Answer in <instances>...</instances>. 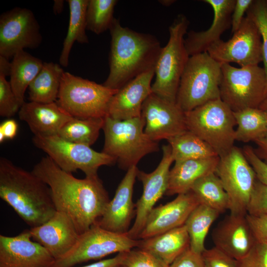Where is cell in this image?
I'll list each match as a JSON object with an SVG mask.
<instances>
[{
  "label": "cell",
  "instance_id": "obj_1",
  "mask_svg": "<svg viewBox=\"0 0 267 267\" xmlns=\"http://www.w3.org/2000/svg\"><path fill=\"white\" fill-rule=\"evenodd\" d=\"M32 171L48 186L56 210L69 216L80 234L97 223L110 201L98 177L76 178L47 155Z\"/></svg>",
  "mask_w": 267,
  "mask_h": 267
},
{
  "label": "cell",
  "instance_id": "obj_2",
  "mask_svg": "<svg viewBox=\"0 0 267 267\" xmlns=\"http://www.w3.org/2000/svg\"><path fill=\"white\" fill-rule=\"evenodd\" d=\"M109 30V73L103 85L119 89L137 76L155 69L162 47L154 36L124 27L116 18Z\"/></svg>",
  "mask_w": 267,
  "mask_h": 267
},
{
  "label": "cell",
  "instance_id": "obj_3",
  "mask_svg": "<svg viewBox=\"0 0 267 267\" xmlns=\"http://www.w3.org/2000/svg\"><path fill=\"white\" fill-rule=\"evenodd\" d=\"M0 197L31 227L47 221L56 211L48 186L32 171L0 158Z\"/></svg>",
  "mask_w": 267,
  "mask_h": 267
},
{
  "label": "cell",
  "instance_id": "obj_4",
  "mask_svg": "<svg viewBox=\"0 0 267 267\" xmlns=\"http://www.w3.org/2000/svg\"><path fill=\"white\" fill-rule=\"evenodd\" d=\"M145 124L142 116L125 120L106 116L102 128L104 143L102 152L114 158L122 169L127 171L137 166L143 157L159 150L158 142L145 133Z\"/></svg>",
  "mask_w": 267,
  "mask_h": 267
},
{
  "label": "cell",
  "instance_id": "obj_5",
  "mask_svg": "<svg viewBox=\"0 0 267 267\" xmlns=\"http://www.w3.org/2000/svg\"><path fill=\"white\" fill-rule=\"evenodd\" d=\"M221 64L207 52L190 56L180 78L176 103L184 112L220 98Z\"/></svg>",
  "mask_w": 267,
  "mask_h": 267
},
{
  "label": "cell",
  "instance_id": "obj_6",
  "mask_svg": "<svg viewBox=\"0 0 267 267\" xmlns=\"http://www.w3.org/2000/svg\"><path fill=\"white\" fill-rule=\"evenodd\" d=\"M185 117L187 130L207 143L220 157L234 146L233 112L221 98L185 112Z\"/></svg>",
  "mask_w": 267,
  "mask_h": 267
},
{
  "label": "cell",
  "instance_id": "obj_7",
  "mask_svg": "<svg viewBox=\"0 0 267 267\" xmlns=\"http://www.w3.org/2000/svg\"><path fill=\"white\" fill-rule=\"evenodd\" d=\"M189 23L182 14L175 19L169 27L168 42L162 47L155 68L152 92L173 102H176L180 78L190 57L184 45Z\"/></svg>",
  "mask_w": 267,
  "mask_h": 267
},
{
  "label": "cell",
  "instance_id": "obj_8",
  "mask_svg": "<svg viewBox=\"0 0 267 267\" xmlns=\"http://www.w3.org/2000/svg\"><path fill=\"white\" fill-rule=\"evenodd\" d=\"M118 90L64 72L56 102L73 117L105 118L109 102Z\"/></svg>",
  "mask_w": 267,
  "mask_h": 267
},
{
  "label": "cell",
  "instance_id": "obj_9",
  "mask_svg": "<svg viewBox=\"0 0 267 267\" xmlns=\"http://www.w3.org/2000/svg\"><path fill=\"white\" fill-rule=\"evenodd\" d=\"M220 98L233 111L259 108L267 97V77L258 65L236 68L221 64Z\"/></svg>",
  "mask_w": 267,
  "mask_h": 267
},
{
  "label": "cell",
  "instance_id": "obj_10",
  "mask_svg": "<svg viewBox=\"0 0 267 267\" xmlns=\"http://www.w3.org/2000/svg\"><path fill=\"white\" fill-rule=\"evenodd\" d=\"M32 142L62 170L72 173L80 170L86 177H97L101 166L116 163L114 158L102 152H97L86 145L67 141L58 135H34Z\"/></svg>",
  "mask_w": 267,
  "mask_h": 267
},
{
  "label": "cell",
  "instance_id": "obj_11",
  "mask_svg": "<svg viewBox=\"0 0 267 267\" xmlns=\"http://www.w3.org/2000/svg\"><path fill=\"white\" fill-rule=\"evenodd\" d=\"M139 244V239L131 238L127 233L114 232L95 224L80 234L74 247L65 255L56 260L52 267H73L113 253L129 251L138 248Z\"/></svg>",
  "mask_w": 267,
  "mask_h": 267
},
{
  "label": "cell",
  "instance_id": "obj_12",
  "mask_svg": "<svg viewBox=\"0 0 267 267\" xmlns=\"http://www.w3.org/2000/svg\"><path fill=\"white\" fill-rule=\"evenodd\" d=\"M215 173L228 196L230 214L246 215L257 179L242 149L234 146L220 157Z\"/></svg>",
  "mask_w": 267,
  "mask_h": 267
},
{
  "label": "cell",
  "instance_id": "obj_13",
  "mask_svg": "<svg viewBox=\"0 0 267 267\" xmlns=\"http://www.w3.org/2000/svg\"><path fill=\"white\" fill-rule=\"evenodd\" d=\"M42 42L40 25L33 12L15 7L0 16V56L9 59L24 48H37Z\"/></svg>",
  "mask_w": 267,
  "mask_h": 267
},
{
  "label": "cell",
  "instance_id": "obj_14",
  "mask_svg": "<svg viewBox=\"0 0 267 267\" xmlns=\"http://www.w3.org/2000/svg\"><path fill=\"white\" fill-rule=\"evenodd\" d=\"M207 52L221 64L233 62L241 67L259 65L263 62L260 32L253 21L246 16L230 40H220Z\"/></svg>",
  "mask_w": 267,
  "mask_h": 267
},
{
  "label": "cell",
  "instance_id": "obj_15",
  "mask_svg": "<svg viewBox=\"0 0 267 267\" xmlns=\"http://www.w3.org/2000/svg\"><path fill=\"white\" fill-rule=\"evenodd\" d=\"M141 116L145 123L144 132L154 141L167 140L188 130L185 112L177 103L152 92L142 105Z\"/></svg>",
  "mask_w": 267,
  "mask_h": 267
},
{
  "label": "cell",
  "instance_id": "obj_16",
  "mask_svg": "<svg viewBox=\"0 0 267 267\" xmlns=\"http://www.w3.org/2000/svg\"><path fill=\"white\" fill-rule=\"evenodd\" d=\"M163 156L157 168L147 173L138 170L137 177L143 185V192L135 204V218L127 234L132 239H137L147 217L156 203L166 192L170 167L174 161L170 145L162 146Z\"/></svg>",
  "mask_w": 267,
  "mask_h": 267
},
{
  "label": "cell",
  "instance_id": "obj_17",
  "mask_svg": "<svg viewBox=\"0 0 267 267\" xmlns=\"http://www.w3.org/2000/svg\"><path fill=\"white\" fill-rule=\"evenodd\" d=\"M55 261L29 229L15 236L0 235V267H52Z\"/></svg>",
  "mask_w": 267,
  "mask_h": 267
},
{
  "label": "cell",
  "instance_id": "obj_18",
  "mask_svg": "<svg viewBox=\"0 0 267 267\" xmlns=\"http://www.w3.org/2000/svg\"><path fill=\"white\" fill-rule=\"evenodd\" d=\"M200 204L189 191L178 194L172 201L153 208L148 215L137 239H145L184 224L194 209Z\"/></svg>",
  "mask_w": 267,
  "mask_h": 267
},
{
  "label": "cell",
  "instance_id": "obj_19",
  "mask_svg": "<svg viewBox=\"0 0 267 267\" xmlns=\"http://www.w3.org/2000/svg\"><path fill=\"white\" fill-rule=\"evenodd\" d=\"M29 230L32 239L44 247L55 260L71 250L80 235L69 216L58 211L47 221Z\"/></svg>",
  "mask_w": 267,
  "mask_h": 267
},
{
  "label": "cell",
  "instance_id": "obj_20",
  "mask_svg": "<svg viewBox=\"0 0 267 267\" xmlns=\"http://www.w3.org/2000/svg\"><path fill=\"white\" fill-rule=\"evenodd\" d=\"M137 166L130 168L119 184L113 198L96 224L101 227L118 233L129 231L135 213L133 202L134 185L138 171Z\"/></svg>",
  "mask_w": 267,
  "mask_h": 267
},
{
  "label": "cell",
  "instance_id": "obj_21",
  "mask_svg": "<svg viewBox=\"0 0 267 267\" xmlns=\"http://www.w3.org/2000/svg\"><path fill=\"white\" fill-rule=\"evenodd\" d=\"M212 237L216 247L236 260L244 257L257 242L246 215L230 213L219 222Z\"/></svg>",
  "mask_w": 267,
  "mask_h": 267
},
{
  "label": "cell",
  "instance_id": "obj_22",
  "mask_svg": "<svg viewBox=\"0 0 267 267\" xmlns=\"http://www.w3.org/2000/svg\"><path fill=\"white\" fill-rule=\"evenodd\" d=\"M154 76L155 69H152L118 89L109 102L107 116L117 120L141 117L142 105L152 93L151 82Z\"/></svg>",
  "mask_w": 267,
  "mask_h": 267
},
{
  "label": "cell",
  "instance_id": "obj_23",
  "mask_svg": "<svg viewBox=\"0 0 267 267\" xmlns=\"http://www.w3.org/2000/svg\"><path fill=\"white\" fill-rule=\"evenodd\" d=\"M214 11L213 22L209 29L201 31H190L184 39L188 55L207 52L211 45L221 40V35L231 27V15L236 0H203Z\"/></svg>",
  "mask_w": 267,
  "mask_h": 267
},
{
  "label": "cell",
  "instance_id": "obj_24",
  "mask_svg": "<svg viewBox=\"0 0 267 267\" xmlns=\"http://www.w3.org/2000/svg\"><path fill=\"white\" fill-rule=\"evenodd\" d=\"M34 135H57L62 127L73 117L56 102L44 103L25 102L18 112Z\"/></svg>",
  "mask_w": 267,
  "mask_h": 267
},
{
  "label": "cell",
  "instance_id": "obj_25",
  "mask_svg": "<svg viewBox=\"0 0 267 267\" xmlns=\"http://www.w3.org/2000/svg\"><path fill=\"white\" fill-rule=\"evenodd\" d=\"M220 157L187 160L175 162L170 170L167 195H174L187 192L199 179L215 173Z\"/></svg>",
  "mask_w": 267,
  "mask_h": 267
},
{
  "label": "cell",
  "instance_id": "obj_26",
  "mask_svg": "<svg viewBox=\"0 0 267 267\" xmlns=\"http://www.w3.org/2000/svg\"><path fill=\"white\" fill-rule=\"evenodd\" d=\"M139 240L138 248L151 253L169 266L190 247V238L184 224L153 237Z\"/></svg>",
  "mask_w": 267,
  "mask_h": 267
},
{
  "label": "cell",
  "instance_id": "obj_27",
  "mask_svg": "<svg viewBox=\"0 0 267 267\" xmlns=\"http://www.w3.org/2000/svg\"><path fill=\"white\" fill-rule=\"evenodd\" d=\"M44 62L24 50L17 53L10 62L9 83L21 105L24 101L25 93L41 71Z\"/></svg>",
  "mask_w": 267,
  "mask_h": 267
},
{
  "label": "cell",
  "instance_id": "obj_28",
  "mask_svg": "<svg viewBox=\"0 0 267 267\" xmlns=\"http://www.w3.org/2000/svg\"><path fill=\"white\" fill-rule=\"evenodd\" d=\"M64 72L57 63L44 62L41 71L28 87L30 101L44 103L56 102Z\"/></svg>",
  "mask_w": 267,
  "mask_h": 267
},
{
  "label": "cell",
  "instance_id": "obj_29",
  "mask_svg": "<svg viewBox=\"0 0 267 267\" xmlns=\"http://www.w3.org/2000/svg\"><path fill=\"white\" fill-rule=\"evenodd\" d=\"M70 16L67 35L63 44L59 57L60 65L67 67L72 47L75 42L89 43L86 34V13L89 0H68Z\"/></svg>",
  "mask_w": 267,
  "mask_h": 267
},
{
  "label": "cell",
  "instance_id": "obj_30",
  "mask_svg": "<svg viewBox=\"0 0 267 267\" xmlns=\"http://www.w3.org/2000/svg\"><path fill=\"white\" fill-rule=\"evenodd\" d=\"M233 115L237 126L235 141L255 142L267 134V117L265 110L249 108L233 112Z\"/></svg>",
  "mask_w": 267,
  "mask_h": 267
},
{
  "label": "cell",
  "instance_id": "obj_31",
  "mask_svg": "<svg viewBox=\"0 0 267 267\" xmlns=\"http://www.w3.org/2000/svg\"><path fill=\"white\" fill-rule=\"evenodd\" d=\"M204 204L220 214L229 210V200L221 180L215 173L210 174L197 180L190 190Z\"/></svg>",
  "mask_w": 267,
  "mask_h": 267
},
{
  "label": "cell",
  "instance_id": "obj_32",
  "mask_svg": "<svg viewBox=\"0 0 267 267\" xmlns=\"http://www.w3.org/2000/svg\"><path fill=\"white\" fill-rule=\"evenodd\" d=\"M167 141L175 162L218 156L207 143L188 130Z\"/></svg>",
  "mask_w": 267,
  "mask_h": 267
},
{
  "label": "cell",
  "instance_id": "obj_33",
  "mask_svg": "<svg viewBox=\"0 0 267 267\" xmlns=\"http://www.w3.org/2000/svg\"><path fill=\"white\" fill-rule=\"evenodd\" d=\"M220 213L200 204L191 213L184 225L190 238V248L202 254L206 249L205 241L208 231Z\"/></svg>",
  "mask_w": 267,
  "mask_h": 267
},
{
  "label": "cell",
  "instance_id": "obj_34",
  "mask_svg": "<svg viewBox=\"0 0 267 267\" xmlns=\"http://www.w3.org/2000/svg\"><path fill=\"white\" fill-rule=\"evenodd\" d=\"M104 118L72 117L62 127L58 135L67 141L90 146L97 139Z\"/></svg>",
  "mask_w": 267,
  "mask_h": 267
},
{
  "label": "cell",
  "instance_id": "obj_35",
  "mask_svg": "<svg viewBox=\"0 0 267 267\" xmlns=\"http://www.w3.org/2000/svg\"><path fill=\"white\" fill-rule=\"evenodd\" d=\"M116 0H89L87 9V29L99 35L110 29Z\"/></svg>",
  "mask_w": 267,
  "mask_h": 267
},
{
  "label": "cell",
  "instance_id": "obj_36",
  "mask_svg": "<svg viewBox=\"0 0 267 267\" xmlns=\"http://www.w3.org/2000/svg\"><path fill=\"white\" fill-rule=\"evenodd\" d=\"M246 16L253 21L260 32L263 68L267 77V0H253L247 10Z\"/></svg>",
  "mask_w": 267,
  "mask_h": 267
},
{
  "label": "cell",
  "instance_id": "obj_37",
  "mask_svg": "<svg viewBox=\"0 0 267 267\" xmlns=\"http://www.w3.org/2000/svg\"><path fill=\"white\" fill-rule=\"evenodd\" d=\"M6 75L0 72V115L10 118L20 110L21 105L15 95Z\"/></svg>",
  "mask_w": 267,
  "mask_h": 267
},
{
  "label": "cell",
  "instance_id": "obj_38",
  "mask_svg": "<svg viewBox=\"0 0 267 267\" xmlns=\"http://www.w3.org/2000/svg\"><path fill=\"white\" fill-rule=\"evenodd\" d=\"M133 249L126 252L121 267H169L151 253L144 250Z\"/></svg>",
  "mask_w": 267,
  "mask_h": 267
},
{
  "label": "cell",
  "instance_id": "obj_39",
  "mask_svg": "<svg viewBox=\"0 0 267 267\" xmlns=\"http://www.w3.org/2000/svg\"><path fill=\"white\" fill-rule=\"evenodd\" d=\"M247 214L267 217V185L258 180L248 205Z\"/></svg>",
  "mask_w": 267,
  "mask_h": 267
},
{
  "label": "cell",
  "instance_id": "obj_40",
  "mask_svg": "<svg viewBox=\"0 0 267 267\" xmlns=\"http://www.w3.org/2000/svg\"><path fill=\"white\" fill-rule=\"evenodd\" d=\"M237 267H267V243L257 241L244 257L237 260Z\"/></svg>",
  "mask_w": 267,
  "mask_h": 267
},
{
  "label": "cell",
  "instance_id": "obj_41",
  "mask_svg": "<svg viewBox=\"0 0 267 267\" xmlns=\"http://www.w3.org/2000/svg\"><path fill=\"white\" fill-rule=\"evenodd\" d=\"M204 267H237V260L215 246L202 253Z\"/></svg>",
  "mask_w": 267,
  "mask_h": 267
},
{
  "label": "cell",
  "instance_id": "obj_42",
  "mask_svg": "<svg viewBox=\"0 0 267 267\" xmlns=\"http://www.w3.org/2000/svg\"><path fill=\"white\" fill-rule=\"evenodd\" d=\"M242 149L255 172L257 180L267 185V163L258 156L251 146L245 145Z\"/></svg>",
  "mask_w": 267,
  "mask_h": 267
},
{
  "label": "cell",
  "instance_id": "obj_43",
  "mask_svg": "<svg viewBox=\"0 0 267 267\" xmlns=\"http://www.w3.org/2000/svg\"><path fill=\"white\" fill-rule=\"evenodd\" d=\"M169 267H204L202 254L189 247L178 256Z\"/></svg>",
  "mask_w": 267,
  "mask_h": 267
},
{
  "label": "cell",
  "instance_id": "obj_44",
  "mask_svg": "<svg viewBox=\"0 0 267 267\" xmlns=\"http://www.w3.org/2000/svg\"><path fill=\"white\" fill-rule=\"evenodd\" d=\"M246 218L256 241L267 243V217L247 214Z\"/></svg>",
  "mask_w": 267,
  "mask_h": 267
},
{
  "label": "cell",
  "instance_id": "obj_45",
  "mask_svg": "<svg viewBox=\"0 0 267 267\" xmlns=\"http://www.w3.org/2000/svg\"><path fill=\"white\" fill-rule=\"evenodd\" d=\"M253 0H236L231 15V33L233 34L239 28L247 10Z\"/></svg>",
  "mask_w": 267,
  "mask_h": 267
},
{
  "label": "cell",
  "instance_id": "obj_46",
  "mask_svg": "<svg viewBox=\"0 0 267 267\" xmlns=\"http://www.w3.org/2000/svg\"><path fill=\"white\" fill-rule=\"evenodd\" d=\"M18 125L14 119H8L0 125V142L6 139H13L16 135Z\"/></svg>",
  "mask_w": 267,
  "mask_h": 267
},
{
  "label": "cell",
  "instance_id": "obj_47",
  "mask_svg": "<svg viewBox=\"0 0 267 267\" xmlns=\"http://www.w3.org/2000/svg\"><path fill=\"white\" fill-rule=\"evenodd\" d=\"M126 252L118 253L113 258L101 260L98 262L80 267H121Z\"/></svg>",
  "mask_w": 267,
  "mask_h": 267
},
{
  "label": "cell",
  "instance_id": "obj_48",
  "mask_svg": "<svg viewBox=\"0 0 267 267\" xmlns=\"http://www.w3.org/2000/svg\"><path fill=\"white\" fill-rule=\"evenodd\" d=\"M257 147L254 151L258 156L267 163V134L254 142Z\"/></svg>",
  "mask_w": 267,
  "mask_h": 267
},
{
  "label": "cell",
  "instance_id": "obj_49",
  "mask_svg": "<svg viewBox=\"0 0 267 267\" xmlns=\"http://www.w3.org/2000/svg\"><path fill=\"white\" fill-rule=\"evenodd\" d=\"M63 0H54L53 10L55 14H59L61 12L63 8Z\"/></svg>",
  "mask_w": 267,
  "mask_h": 267
},
{
  "label": "cell",
  "instance_id": "obj_50",
  "mask_svg": "<svg viewBox=\"0 0 267 267\" xmlns=\"http://www.w3.org/2000/svg\"><path fill=\"white\" fill-rule=\"evenodd\" d=\"M160 2L164 6H170L175 2V0H159Z\"/></svg>",
  "mask_w": 267,
  "mask_h": 267
},
{
  "label": "cell",
  "instance_id": "obj_51",
  "mask_svg": "<svg viewBox=\"0 0 267 267\" xmlns=\"http://www.w3.org/2000/svg\"><path fill=\"white\" fill-rule=\"evenodd\" d=\"M259 108L263 110H267V97L261 104Z\"/></svg>",
  "mask_w": 267,
  "mask_h": 267
},
{
  "label": "cell",
  "instance_id": "obj_52",
  "mask_svg": "<svg viewBox=\"0 0 267 267\" xmlns=\"http://www.w3.org/2000/svg\"><path fill=\"white\" fill-rule=\"evenodd\" d=\"M266 113L267 117V110H265Z\"/></svg>",
  "mask_w": 267,
  "mask_h": 267
}]
</instances>
